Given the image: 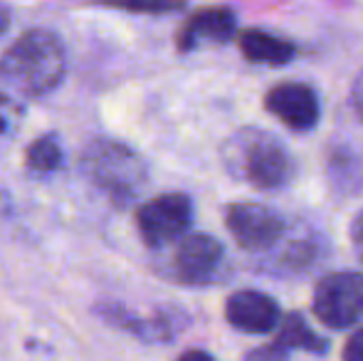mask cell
<instances>
[{
  "instance_id": "6da1fadb",
  "label": "cell",
  "mask_w": 363,
  "mask_h": 361,
  "mask_svg": "<svg viewBox=\"0 0 363 361\" xmlns=\"http://www.w3.org/2000/svg\"><path fill=\"white\" fill-rule=\"evenodd\" d=\"M67 72L65 45L52 30H25L0 55V84L20 96H48L62 84Z\"/></svg>"
},
{
  "instance_id": "7a4b0ae2",
  "label": "cell",
  "mask_w": 363,
  "mask_h": 361,
  "mask_svg": "<svg viewBox=\"0 0 363 361\" xmlns=\"http://www.w3.org/2000/svg\"><path fill=\"white\" fill-rule=\"evenodd\" d=\"M223 164L233 179L257 191H277L294 179V156L279 136L259 126H245L228 136Z\"/></svg>"
},
{
  "instance_id": "3957f363",
  "label": "cell",
  "mask_w": 363,
  "mask_h": 361,
  "mask_svg": "<svg viewBox=\"0 0 363 361\" xmlns=\"http://www.w3.org/2000/svg\"><path fill=\"white\" fill-rule=\"evenodd\" d=\"M82 169L106 196L126 206L146 186V161L126 144L111 139L91 141L82 156Z\"/></svg>"
},
{
  "instance_id": "277c9868",
  "label": "cell",
  "mask_w": 363,
  "mask_h": 361,
  "mask_svg": "<svg viewBox=\"0 0 363 361\" xmlns=\"http://www.w3.org/2000/svg\"><path fill=\"white\" fill-rule=\"evenodd\" d=\"M311 312L324 327L349 329L363 317V272L336 270L314 284Z\"/></svg>"
},
{
  "instance_id": "5b68a950",
  "label": "cell",
  "mask_w": 363,
  "mask_h": 361,
  "mask_svg": "<svg viewBox=\"0 0 363 361\" xmlns=\"http://www.w3.org/2000/svg\"><path fill=\"white\" fill-rule=\"evenodd\" d=\"M225 228L247 252H269L284 240L287 223L277 211L262 203H230L225 208Z\"/></svg>"
},
{
  "instance_id": "8992f818",
  "label": "cell",
  "mask_w": 363,
  "mask_h": 361,
  "mask_svg": "<svg viewBox=\"0 0 363 361\" xmlns=\"http://www.w3.org/2000/svg\"><path fill=\"white\" fill-rule=\"evenodd\" d=\"M193 223V201L188 193H161L136 211V228L148 248H163L188 233Z\"/></svg>"
},
{
  "instance_id": "52a82bcc",
  "label": "cell",
  "mask_w": 363,
  "mask_h": 361,
  "mask_svg": "<svg viewBox=\"0 0 363 361\" xmlns=\"http://www.w3.org/2000/svg\"><path fill=\"white\" fill-rule=\"evenodd\" d=\"M225 272V248L208 233H191L181 238L173 252V274L178 282L191 287H206L220 282Z\"/></svg>"
},
{
  "instance_id": "ba28073f",
  "label": "cell",
  "mask_w": 363,
  "mask_h": 361,
  "mask_svg": "<svg viewBox=\"0 0 363 361\" xmlns=\"http://www.w3.org/2000/svg\"><path fill=\"white\" fill-rule=\"evenodd\" d=\"M264 109L291 131H311L321 119V104L306 82H282L264 94Z\"/></svg>"
},
{
  "instance_id": "9c48e42d",
  "label": "cell",
  "mask_w": 363,
  "mask_h": 361,
  "mask_svg": "<svg viewBox=\"0 0 363 361\" xmlns=\"http://www.w3.org/2000/svg\"><path fill=\"white\" fill-rule=\"evenodd\" d=\"M225 319L242 334H269L282 322V307L259 289H238L225 302Z\"/></svg>"
},
{
  "instance_id": "30bf717a",
  "label": "cell",
  "mask_w": 363,
  "mask_h": 361,
  "mask_svg": "<svg viewBox=\"0 0 363 361\" xmlns=\"http://www.w3.org/2000/svg\"><path fill=\"white\" fill-rule=\"evenodd\" d=\"M99 314L104 322L114 324V327L124 329L139 339H146V342H173L176 334L188 327V314L173 307L161 309L151 317H141L121 304H101Z\"/></svg>"
},
{
  "instance_id": "8fae6325",
  "label": "cell",
  "mask_w": 363,
  "mask_h": 361,
  "mask_svg": "<svg viewBox=\"0 0 363 361\" xmlns=\"http://www.w3.org/2000/svg\"><path fill=\"white\" fill-rule=\"evenodd\" d=\"M238 30V15L228 5H213V8H201L191 13L178 30L176 48L178 52H191L198 43L225 45L235 38Z\"/></svg>"
},
{
  "instance_id": "7c38bea8",
  "label": "cell",
  "mask_w": 363,
  "mask_h": 361,
  "mask_svg": "<svg viewBox=\"0 0 363 361\" xmlns=\"http://www.w3.org/2000/svg\"><path fill=\"white\" fill-rule=\"evenodd\" d=\"M240 52L252 65H269V67H282L296 57V45L282 40L277 35H269L259 28H247L238 35Z\"/></svg>"
},
{
  "instance_id": "4fadbf2b",
  "label": "cell",
  "mask_w": 363,
  "mask_h": 361,
  "mask_svg": "<svg viewBox=\"0 0 363 361\" xmlns=\"http://www.w3.org/2000/svg\"><path fill=\"white\" fill-rule=\"evenodd\" d=\"M326 179L336 196H351L363 188V161L351 146H334L326 154Z\"/></svg>"
},
{
  "instance_id": "5bb4252c",
  "label": "cell",
  "mask_w": 363,
  "mask_h": 361,
  "mask_svg": "<svg viewBox=\"0 0 363 361\" xmlns=\"http://www.w3.org/2000/svg\"><path fill=\"white\" fill-rule=\"evenodd\" d=\"M274 342L284 349L287 354H291L294 349L301 352H311V354H326L329 352V339L316 334L309 327V322L304 319L301 312H289L287 317H282L279 322V332Z\"/></svg>"
},
{
  "instance_id": "9a60e30c",
  "label": "cell",
  "mask_w": 363,
  "mask_h": 361,
  "mask_svg": "<svg viewBox=\"0 0 363 361\" xmlns=\"http://www.w3.org/2000/svg\"><path fill=\"white\" fill-rule=\"evenodd\" d=\"M279 252L274 257V272L289 274V272H304L321 257V245L316 238H296L289 243H279Z\"/></svg>"
},
{
  "instance_id": "2e32d148",
  "label": "cell",
  "mask_w": 363,
  "mask_h": 361,
  "mask_svg": "<svg viewBox=\"0 0 363 361\" xmlns=\"http://www.w3.org/2000/svg\"><path fill=\"white\" fill-rule=\"evenodd\" d=\"M25 164L35 174H52L62 166V149L52 136H40L25 151Z\"/></svg>"
},
{
  "instance_id": "e0dca14e",
  "label": "cell",
  "mask_w": 363,
  "mask_h": 361,
  "mask_svg": "<svg viewBox=\"0 0 363 361\" xmlns=\"http://www.w3.org/2000/svg\"><path fill=\"white\" fill-rule=\"evenodd\" d=\"M287 359H289V354L284 352L277 342H269L257 349H250L242 361H287Z\"/></svg>"
},
{
  "instance_id": "ac0fdd59",
  "label": "cell",
  "mask_w": 363,
  "mask_h": 361,
  "mask_svg": "<svg viewBox=\"0 0 363 361\" xmlns=\"http://www.w3.org/2000/svg\"><path fill=\"white\" fill-rule=\"evenodd\" d=\"M344 361H363V327L356 329L344 344V352H341Z\"/></svg>"
},
{
  "instance_id": "d6986e66",
  "label": "cell",
  "mask_w": 363,
  "mask_h": 361,
  "mask_svg": "<svg viewBox=\"0 0 363 361\" xmlns=\"http://www.w3.org/2000/svg\"><path fill=\"white\" fill-rule=\"evenodd\" d=\"M349 235H351V243H354L356 255H359V260L363 262V211L356 213V218L351 221Z\"/></svg>"
},
{
  "instance_id": "ffe728a7",
  "label": "cell",
  "mask_w": 363,
  "mask_h": 361,
  "mask_svg": "<svg viewBox=\"0 0 363 361\" xmlns=\"http://www.w3.org/2000/svg\"><path fill=\"white\" fill-rule=\"evenodd\" d=\"M349 99H351V109H354V114L363 121V67L359 70V74H356Z\"/></svg>"
},
{
  "instance_id": "44dd1931",
  "label": "cell",
  "mask_w": 363,
  "mask_h": 361,
  "mask_svg": "<svg viewBox=\"0 0 363 361\" xmlns=\"http://www.w3.org/2000/svg\"><path fill=\"white\" fill-rule=\"evenodd\" d=\"M124 10H129V13H178V10H183V5L178 3H171V5H126Z\"/></svg>"
},
{
  "instance_id": "7402d4cb",
  "label": "cell",
  "mask_w": 363,
  "mask_h": 361,
  "mask_svg": "<svg viewBox=\"0 0 363 361\" xmlns=\"http://www.w3.org/2000/svg\"><path fill=\"white\" fill-rule=\"evenodd\" d=\"M178 361H216L211 352H203V349H188V352H183Z\"/></svg>"
},
{
  "instance_id": "603a6c76",
  "label": "cell",
  "mask_w": 363,
  "mask_h": 361,
  "mask_svg": "<svg viewBox=\"0 0 363 361\" xmlns=\"http://www.w3.org/2000/svg\"><path fill=\"white\" fill-rule=\"evenodd\" d=\"M10 28V10L5 5H0V35H5Z\"/></svg>"
}]
</instances>
